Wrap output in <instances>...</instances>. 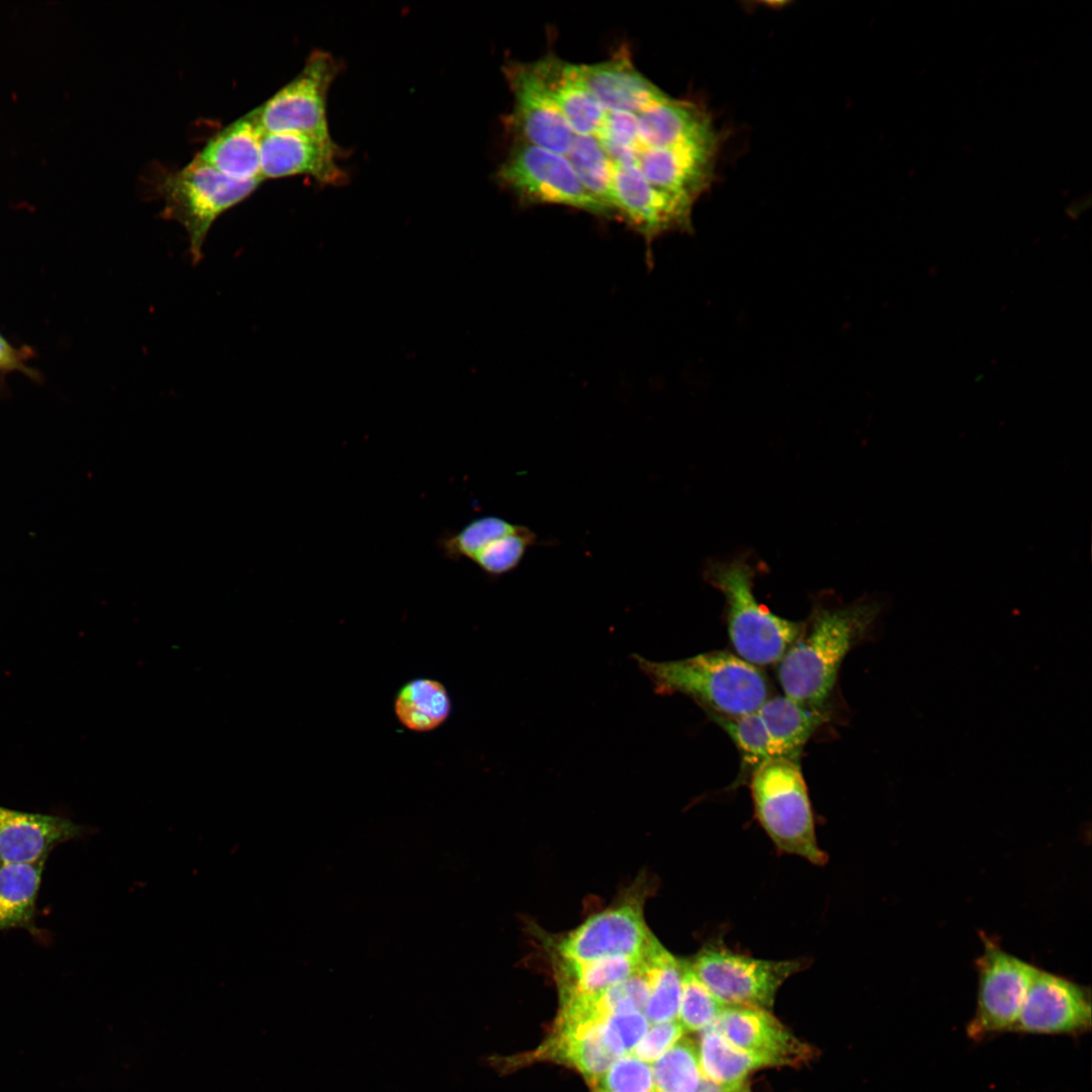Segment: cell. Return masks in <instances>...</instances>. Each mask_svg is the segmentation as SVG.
Here are the masks:
<instances>
[{"mask_svg":"<svg viewBox=\"0 0 1092 1092\" xmlns=\"http://www.w3.org/2000/svg\"><path fill=\"white\" fill-rule=\"evenodd\" d=\"M698 1050L703 1079L726 1092L741 1088L758 1069L781 1066L774 1058L734 1046L713 1026L703 1030Z\"/></svg>","mask_w":1092,"mask_h":1092,"instance_id":"obj_23","label":"cell"},{"mask_svg":"<svg viewBox=\"0 0 1092 1092\" xmlns=\"http://www.w3.org/2000/svg\"><path fill=\"white\" fill-rule=\"evenodd\" d=\"M637 134L642 149L718 139L701 107L669 96L637 114Z\"/></svg>","mask_w":1092,"mask_h":1092,"instance_id":"obj_20","label":"cell"},{"mask_svg":"<svg viewBox=\"0 0 1092 1092\" xmlns=\"http://www.w3.org/2000/svg\"><path fill=\"white\" fill-rule=\"evenodd\" d=\"M802 960L767 961L733 952L721 945L704 946L691 965L725 1006L767 1009L783 983L802 970Z\"/></svg>","mask_w":1092,"mask_h":1092,"instance_id":"obj_7","label":"cell"},{"mask_svg":"<svg viewBox=\"0 0 1092 1092\" xmlns=\"http://www.w3.org/2000/svg\"><path fill=\"white\" fill-rule=\"evenodd\" d=\"M339 71L340 64L330 53L313 51L293 79L253 109L263 131L331 136L327 100Z\"/></svg>","mask_w":1092,"mask_h":1092,"instance_id":"obj_8","label":"cell"},{"mask_svg":"<svg viewBox=\"0 0 1092 1092\" xmlns=\"http://www.w3.org/2000/svg\"><path fill=\"white\" fill-rule=\"evenodd\" d=\"M565 157L586 191L616 216L612 189L613 163L597 135L575 134Z\"/></svg>","mask_w":1092,"mask_h":1092,"instance_id":"obj_28","label":"cell"},{"mask_svg":"<svg viewBox=\"0 0 1092 1092\" xmlns=\"http://www.w3.org/2000/svg\"><path fill=\"white\" fill-rule=\"evenodd\" d=\"M601 1022L556 1024L543 1053L571 1065L595 1083L619 1059L602 1037Z\"/></svg>","mask_w":1092,"mask_h":1092,"instance_id":"obj_25","label":"cell"},{"mask_svg":"<svg viewBox=\"0 0 1092 1092\" xmlns=\"http://www.w3.org/2000/svg\"><path fill=\"white\" fill-rule=\"evenodd\" d=\"M741 1088H742V1087H741ZM741 1088H739V1089H736V1090H733V1091H729V1092H741V1090H742Z\"/></svg>","mask_w":1092,"mask_h":1092,"instance_id":"obj_41","label":"cell"},{"mask_svg":"<svg viewBox=\"0 0 1092 1092\" xmlns=\"http://www.w3.org/2000/svg\"><path fill=\"white\" fill-rule=\"evenodd\" d=\"M718 139L642 149L637 166L652 185L693 202L711 185Z\"/></svg>","mask_w":1092,"mask_h":1092,"instance_id":"obj_15","label":"cell"},{"mask_svg":"<svg viewBox=\"0 0 1092 1092\" xmlns=\"http://www.w3.org/2000/svg\"><path fill=\"white\" fill-rule=\"evenodd\" d=\"M496 177L526 203L559 204L612 217L582 186L565 155L516 141Z\"/></svg>","mask_w":1092,"mask_h":1092,"instance_id":"obj_6","label":"cell"},{"mask_svg":"<svg viewBox=\"0 0 1092 1092\" xmlns=\"http://www.w3.org/2000/svg\"><path fill=\"white\" fill-rule=\"evenodd\" d=\"M753 565L744 558L713 561L708 581L720 590L727 608L730 641L738 656L755 665L779 663L798 636L802 623L771 613L753 593Z\"/></svg>","mask_w":1092,"mask_h":1092,"instance_id":"obj_3","label":"cell"},{"mask_svg":"<svg viewBox=\"0 0 1092 1092\" xmlns=\"http://www.w3.org/2000/svg\"><path fill=\"white\" fill-rule=\"evenodd\" d=\"M341 156L342 150L332 136L292 131L264 132L262 179L305 175L322 185L339 186L347 180V173L338 162Z\"/></svg>","mask_w":1092,"mask_h":1092,"instance_id":"obj_14","label":"cell"},{"mask_svg":"<svg viewBox=\"0 0 1092 1092\" xmlns=\"http://www.w3.org/2000/svg\"><path fill=\"white\" fill-rule=\"evenodd\" d=\"M646 953L642 957H610L585 964L562 961L564 982L561 993H599L641 971Z\"/></svg>","mask_w":1092,"mask_h":1092,"instance_id":"obj_29","label":"cell"},{"mask_svg":"<svg viewBox=\"0 0 1092 1092\" xmlns=\"http://www.w3.org/2000/svg\"><path fill=\"white\" fill-rule=\"evenodd\" d=\"M650 972V994L643 1009L649 1024L677 1019L681 964L657 940L646 956Z\"/></svg>","mask_w":1092,"mask_h":1092,"instance_id":"obj_27","label":"cell"},{"mask_svg":"<svg viewBox=\"0 0 1092 1092\" xmlns=\"http://www.w3.org/2000/svg\"><path fill=\"white\" fill-rule=\"evenodd\" d=\"M686 1032L687 1030L677 1019L651 1024L631 1055L651 1065Z\"/></svg>","mask_w":1092,"mask_h":1092,"instance_id":"obj_39","label":"cell"},{"mask_svg":"<svg viewBox=\"0 0 1092 1092\" xmlns=\"http://www.w3.org/2000/svg\"><path fill=\"white\" fill-rule=\"evenodd\" d=\"M260 184L261 181L226 177L197 157L164 178L160 185L163 216L184 228L194 263L202 258V247L213 222L248 198Z\"/></svg>","mask_w":1092,"mask_h":1092,"instance_id":"obj_5","label":"cell"},{"mask_svg":"<svg viewBox=\"0 0 1092 1092\" xmlns=\"http://www.w3.org/2000/svg\"><path fill=\"white\" fill-rule=\"evenodd\" d=\"M523 525L497 516L475 518L459 530H444L436 540L437 549L451 561L473 560L490 542L519 531Z\"/></svg>","mask_w":1092,"mask_h":1092,"instance_id":"obj_30","label":"cell"},{"mask_svg":"<svg viewBox=\"0 0 1092 1092\" xmlns=\"http://www.w3.org/2000/svg\"><path fill=\"white\" fill-rule=\"evenodd\" d=\"M656 938L641 907L627 903L596 914L557 944L563 962L585 964L610 957H642Z\"/></svg>","mask_w":1092,"mask_h":1092,"instance_id":"obj_11","label":"cell"},{"mask_svg":"<svg viewBox=\"0 0 1092 1092\" xmlns=\"http://www.w3.org/2000/svg\"><path fill=\"white\" fill-rule=\"evenodd\" d=\"M537 535L528 527L503 536L486 545L472 560L488 577L507 574L518 567Z\"/></svg>","mask_w":1092,"mask_h":1092,"instance_id":"obj_36","label":"cell"},{"mask_svg":"<svg viewBox=\"0 0 1092 1092\" xmlns=\"http://www.w3.org/2000/svg\"><path fill=\"white\" fill-rule=\"evenodd\" d=\"M750 791L755 817L779 851L826 863L800 761L774 758L760 763L752 770Z\"/></svg>","mask_w":1092,"mask_h":1092,"instance_id":"obj_4","label":"cell"},{"mask_svg":"<svg viewBox=\"0 0 1092 1092\" xmlns=\"http://www.w3.org/2000/svg\"><path fill=\"white\" fill-rule=\"evenodd\" d=\"M578 72L586 89L605 111L637 115L667 97L637 70L624 50L606 61L578 65Z\"/></svg>","mask_w":1092,"mask_h":1092,"instance_id":"obj_18","label":"cell"},{"mask_svg":"<svg viewBox=\"0 0 1092 1092\" xmlns=\"http://www.w3.org/2000/svg\"><path fill=\"white\" fill-rule=\"evenodd\" d=\"M637 662L657 693L682 694L707 713L741 716L769 698V685L758 666L727 651L661 662L638 656Z\"/></svg>","mask_w":1092,"mask_h":1092,"instance_id":"obj_2","label":"cell"},{"mask_svg":"<svg viewBox=\"0 0 1092 1092\" xmlns=\"http://www.w3.org/2000/svg\"><path fill=\"white\" fill-rule=\"evenodd\" d=\"M575 134L596 135L606 111L583 84L578 65L548 55L530 64Z\"/></svg>","mask_w":1092,"mask_h":1092,"instance_id":"obj_19","label":"cell"},{"mask_svg":"<svg viewBox=\"0 0 1092 1092\" xmlns=\"http://www.w3.org/2000/svg\"><path fill=\"white\" fill-rule=\"evenodd\" d=\"M44 862H0V931L24 928L41 937L34 918Z\"/></svg>","mask_w":1092,"mask_h":1092,"instance_id":"obj_24","label":"cell"},{"mask_svg":"<svg viewBox=\"0 0 1092 1092\" xmlns=\"http://www.w3.org/2000/svg\"><path fill=\"white\" fill-rule=\"evenodd\" d=\"M711 1026L734 1046L774 1058L781 1066H798L813 1056L810 1045L763 1008L726 1006Z\"/></svg>","mask_w":1092,"mask_h":1092,"instance_id":"obj_16","label":"cell"},{"mask_svg":"<svg viewBox=\"0 0 1092 1092\" xmlns=\"http://www.w3.org/2000/svg\"><path fill=\"white\" fill-rule=\"evenodd\" d=\"M612 189L616 217L647 240L692 226L694 202L652 185L636 165L613 164Z\"/></svg>","mask_w":1092,"mask_h":1092,"instance_id":"obj_12","label":"cell"},{"mask_svg":"<svg viewBox=\"0 0 1092 1092\" xmlns=\"http://www.w3.org/2000/svg\"><path fill=\"white\" fill-rule=\"evenodd\" d=\"M681 988L677 1020L687 1031L710 1027L723 1009L722 1004L701 981L691 962L681 961Z\"/></svg>","mask_w":1092,"mask_h":1092,"instance_id":"obj_32","label":"cell"},{"mask_svg":"<svg viewBox=\"0 0 1092 1092\" xmlns=\"http://www.w3.org/2000/svg\"><path fill=\"white\" fill-rule=\"evenodd\" d=\"M654 1092H699L703 1082L698 1044L682 1036L651 1064Z\"/></svg>","mask_w":1092,"mask_h":1092,"instance_id":"obj_31","label":"cell"},{"mask_svg":"<svg viewBox=\"0 0 1092 1092\" xmlns=\"http://www.w3.org/2000/svg\"><path fill=\"white\" fill-rule=\"evenodd\" d=\"M756 712L770 741L775 758L798 761L805 744L826 719L822 710L803 705L785 695L769 697Z\"/></svg>","mask_w":1092,"mask_h":1092,"instance_id":"obj_22","label":"cell"},{"mask_svg":"<svg viewBox=\"0 0 1092 1092\" xmlns=\"http://www.w3.org/2000/svg\"><path fill=\"white\" fill-rule=\"evenodd\" d=\"M24 358L23 351L16 350L0 335V370L27 371Z\"/></svg>","mask_w":1092,"mask_h":1092,"instance_id":"obj_40","label":"cell"},{"mask_svg":"<svg viewBox=\"0 0 1092 1092\" xmlns=\"http://www.w3.org/2000/svg\"><path fill=\"white\" fill-rule=\"evenodd\" d=\"M451 712V701L442 682L432 678H415L397 692L394 713L399 723L415 732L438 728Z\"/></svg>","mask_w":1092,"mask_h":1092,"instance_id":"obj_26","label":"cell"},{"mask_svg":"<svg viewBox=\"0 0 1092 1092\" xmlns=\"http://www.w3.org/2000/svg\"><path fill=\"white\" fill-rule=\"evenodd\" d=\"M978 993L975 1014L967 1026L969 1037L1013 1031L1036 967L1002 949L988 937L977 963Z\"/></svg>","mask_w":1092,"mask_h":1092,"instance_id":"obj_9","label":"cell"},{"mask_svg":"<svg viewBox=\"0 0 1092 1092\" xmlns=\"http://www.w3.org/2000/svg\"><path fill=\"white\" fill-rule=\"evenodd\" d=\"M263 134L252 110L211 136L196 157L232 179L262 182Z\"/></svg>","mask_w":1092,"mask_h":1092,"instance_id":"obj_21","label":"cell"},{"mask_svg":"<svg viewBox=\"0 0 1092 1092\" xmlns=\"http://www.w3.org/2000/svg\"><path fill=\"white\" fill-rule=\"evenodd\" d=\"M650 972L644 968L629 978L595 994H586L598 1019L624 1011H643L650 994Z\"/></svg>","mask_w":1092,"mask_h":1092,"instance_id":"obj_34","label":"cell"},{"mask_svg":"<svg viewBox=\"0 0 1092 1092\" xmlns=\"http://www.w3.org/2000/svg\"><path fill=\"white\" fill-rule=\"evenodd\" d=\"M596 135L613 164L637 166L642 148L638 141L636 114L606 111Z\"/></svg>","mask_w":1092,"mask_h":1092,"instance_id":"obj_35","label":"cell"},{"mask_svg":"<svg viewBox=\"0 0 1092 1092\" xmlns=\"http://www.w3.org/2000/svg\"><path fill=\"white\" fill-rule=\"evenodd\" d=\"M593 1086L594 1092H654L651 1065L633 1055L623 1056Z\"/></svg>","mask_w":1092,"mask_h":1092,"instance_id":"obj_37","label":"cell"},{"mask_svg":"<svg viewBox=\"0 0 1092 1092\" xmlns=\"http://www.w3.org/2000/svg\"><path fill=\"white\" fill-rule=\"evenodd\" d=\"M885 605L862 599L849 605H817L778 663L784 695L822 710L849 651L871 639Z\"/></svg>","mask_w":1092,"mask_h":1092,"instance_id":"obj_1","label":"cell"},{"mask_svg":"<svg viewBox=\"0 0 1092 1092\" xmlns=\"http://www.w3.org/2000/svg\"><path fill=\"white\" fill-rule=\"evenodd\" d=\"M505 74L514 95L510 117L517 141L566 155L575 135L529 63H510Z\"/></svg>","mask_w":1092,"mask_h":1092,"instance_id":"obj_13","label":"cell"},{"mask_svg":"<svg viewBox=\"0 0 1092 1092\" xmlns=\"http://www.w3.org/2000/svg\"><path fill=\"white\" fill-rule=\"evenodd\" d=\"M707 714L732 739L745 765L754 769L760 763L775 758L770 741L756 711L736 717Z\"/></svg>","mask_w":1092,"mask_h":1092,"instance_id":"obj_33","label":"cell"},{"mask_svg":"<svg viewBox=\"0 0 1092 1092\" xmlns=\"http://www.w3.org/2000/svg\"><path fill=\"white\" fill-rule=\"evenodd\" d=\"M648 1027L649 1022L642 1011L614 1013L600 1024L606 1045L617 1058L631 1055Z\"/></svg>","mask_w":1092,"mask_h":1092,"instance_id":"obj_38","label":"cell"},{"mask_svg":"<svg viewBox=\"0 0 1092 1092\" xmlns=\"http://www.w3.org/2000/svg\"><path fill=\"white\" fill-rule=\"evenodd\" d=\"M95 828L68 817L13 810L0 805V862L46 861L58 844L82 839Z\"/></svg>","mask_w":1092,"mask_h":1092,"instance_id":"obj_17","label":"cell"},{"mask_svg":"<svg viewBox=\"0 0 1092 1092\" xmlns=\"http://www.w3.org/2000/svg\"><path fill=\"white\" fill-rule=\"evenodd\" d=\"M1092 1024L1091 995L1078 983L1036 969L1028 987L1014 1032L1080 1035Z\"/></svg>","mask_w":1092,"mask_h":1092,"instance_id":"obj_10","label":"cell"}]
</instances>
